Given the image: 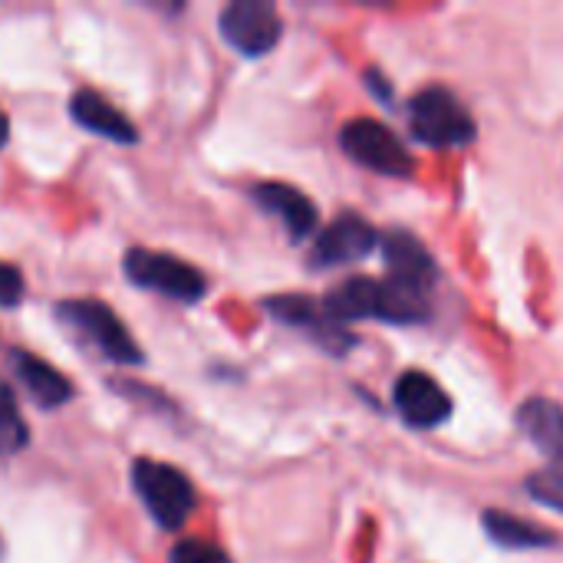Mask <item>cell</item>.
I'll return each instance as SVG.
<instances>
[{"label":"cell","instance_id":"1","mask_svg":"<svg viewBox=\"0 0 563 563\" xmlns=\"http://www.w3.org/2000/svg\"><path fill=\"white\" fill-rule=\"evenodd\" d=\"M409 129L432 148H462L478 135L472 112L445 86H426L409 99Z\"/></svg>","mask_w":563,"mask_h":563},{"label":"cell","instance_id":"2","mask_svg":"<svg viewBox=\"0 0 563 563\" xmlns=\"http://www.w3.org/2000/svg\"><path fill=\"white\" fill-rule=\"evenodd\" d=\"M132 482H135V492L145 501L148 515L165 531L185 528V521L195 511V488L185 472H178L175 465H165V462L139 459L132 465Z\"/></svg>","mask_w":563,"mask_h":563},{"label":"cell","instance_id":"3","mask_svg":"<svg viewBox=\"0 0 563 563\" xmlns=\"http://www.w3.org/2000/svg\"><path fill=\"white\" fill-rule=\"evenodd\" d=\"M59 320L73 327L82 340H89L106 360L119 366H139L142 353L132 340V333L122 327L115 310L102 300H63L59 303Z\"/></svg>","mask_w":563,"mask_h":563},{"label":"cell","instance_id":"4","mask_svg":"<svg viewBox=\"0 0 563 563\" xmlns=\"http://www.w3.org/2000/svg\"><path fill=\"white\" fill-rule=\"evenodd\" d=\"M340 148L363 168L386 175V178H409L416 172V162L409 148L399 142V135L376 122V119H353L340 132Z\"/></svg>","mask_w":563,"mask_h":563},{"label":"cell","instance_id":"5","mask_svg":"<svg viewBox=\"0 0 563 563\" xmlns=\"http://www.w3.org/2000/svg\"><path fill=\"white\" fill-rule=\"evenodd\" d=\"M125 277L145 290H155L162 297H172V300H181V303H195L205 297L208 284H205V274L195 271L188 261H178L172 254H162V251H145V247H135L125 254Z\"/></svg>","mask_w":563,"mask_h":563},{"label":"cell","instance_id":"6","mask_svg":"<svg viewBox=\"0 0 563 563\" xmlns=\"http://www.w3.org/2000/svg\"><path fill=\"white\" fill-rule=\"evenodd\" d=\"M221 36L244 56H264L280 43L284 23L274 3L264 0H234L221 10Z\"/></svg>","mask_w":563,"mask_h":563},{"label":"cell","instance_id":"7","mask_svg":"<svg viewBox=\"0 0 563 563\" xmlns=\"http://www.w3.org/2000/svg\"><path fill=\"white\" fill-rule=\"evenodd\" d=\"M379 244H383V238H379V231L366 218H360V214H340L317 238V244L310 251V264L313 267L356 264V261L369 257Z\"/></svg>","mask_w":563,"mask_h":563},{"label":"cell","instance_id":"8","mask_svg":"<svg viewBox=\"0 0 563 563\" xmlns=\"http://www.w3.org/2000/svg\"><path fill=\"white\" fill-rule=\"evenodd\" d=\"M280 323L294 327V330H303L307 336H313L323 350L330 353H346L356 340L343 330V323H336L323 300H310V297H300V294H287V297H274L264 303Z\"/></svg>","mask_w":563,"mask_h":563},{"label":"cell","instance_id":"9","mask_svg":"<svg viewBox=\"0 0 563 563\" xmlns=\"http://www.w3.org/2000/svg\"><path fill=\"white\" fill-rule=\"evenodd\" d=\"M393 402L396 412L406 419V426L412 429H435L452 416V399L449 393L426 373L419 369H406L396 386H393Z\"/></svg>","mask_w":563,"mask_h":563},{"label":"cell","instance_id":"10","mask_svg":"<svg viewBox=\"0 0 563 563\" xmlns=\"http://www.w3.org/2000/svg\"><path fill=\"white\" fill-rule=\"evenodd\" d=\"M323 307L336 323H350V320H383L386 323V313H389L386 280H376V277L343 280L340 287H333L323 297Z\"/></svg>","mask_w":563,"mask_h":563},{"label":"cell","instance_id":"11","mask_svg":"<svg viewBox=\"0 0 563 563\" xmlns=\"http://www.w3.org/2000/svg\"><path fill=\"white\" fill-rule=\"evenodd\" d=\"M518 426L528 435V442L548 459L554 478L563 482V406L544 396H534L518 409Z\"/></svg>","mask_w":563,"mask_h":563},{"label":"cell","instance_id":"12","mask_svg":"<svg viewBox=\"0 0 563 563\" xmlns=\"http://www.w3.org/2000/svg\"><path fill=\"white\" fill-rule=\"evenodd\" d=\"M251 195H254V201H257L267 214L280 218V224L287 228V234H290L294 241L307 238V234L317 228V205H313L300 188H294V185H284V181H261V185H254Z\"/></svg>","mask_w":563,"mask_h":563},{"label":"cell","instance_id":"13","mask_svg":"<svg viewBox=\"0 0 563 563\" xmlns=\"http://www.w3.org/2000/svg\"><path fill=\"white\" fill-rule=\"evenodd\" d=\"M383 254H386V267H389V280H399L406 287L426 290L435 280V261L432 254L406 231H393L383 238Z\"/></svg>","mask_w":563,"mask_h":563},{"label":"cell","instance_id":"14","mask_svg":"<svg viewBox=\"0 0 563 563\" xmlns=\"http://www.w3.org/2000/svg\"><path fill=\"white\" fill-rule=\"evenodd\" d=\"M69 115H73L82 129H89V132H96V135H102V139H112V142H122V145H129V142L139 139L135 122H132L129 115H122V112H119L102 92H96V89H79V92H73V99H69Z\"/></svg>","mask_w":563,"mask_h":563},{"label":"cell","instance_id":"15","mask_svg":"<svg viewBox=\"0 0 563 563\" xmlns=\"http://www.w3.org/2000/svg\"><path fill=\"white\" fill-rule=\"evenodd\" d=\"M10 366H13L16 379L23 383V389L33 396V402L53 409V406H66L73 399L69 379L59 369H53L49 363H43L40 356H33L26 350H13L10 353Z\"/></svg>","mask_w":563,"mask_h":563},{"label":"cell","instance_id":"16","mask_svg":"<svg viewBox=\"0 0 563 563\" xmlns=\"http://www.w3.org/2000/svg\"><path fill=\"white\" fill-rule=\"evenodd\" d=\"M482 525L488 531V538L501 548H511V551H525V548H554L558 544V534L525 521V518H515L508 511H485L482 515Z\"/></svg>","mask_w":563,"mask_h":563},{"label":"cell","instance_id":"17","mask_svg":"<svg viewBox=\"0 0 563 563\" xmlns=\"http://www.w3.org/2000/svg\"><path fill=\"white\" fill-rule=\"evenodd\" d=\"M30 442V432L20 419V409H16V399L7 386H0V455H16L23 452Z\"/></svg>","mask_w":563,"mask_h":563},{"label":"cell","instance_id":"18","mask_svg":"<svg viewBox=\"0 0 563 563\" xmlns=\"http://www.w3.org/2000/svg\"><path fill=\"white\" fill-rule=\"evenodd\" d=\"M168 563H231V558L218 548V544H208V541H181L172 548L168 554Z\"/></svg>","mask_w":563,"mask_h":563},{"label":"cell","instance_id":"19","mask_svg":"<svg viewBox=\"0 0 563 563\" xmlns=\"http://www.w3.org/2000/svg\"><path fill=\"white\" fill-rule=\"evenodd\" d=\"M23 300V277L16 267L0 261V307H16Z\"/></svg>","mask_w":563,"mask_h":563},{"label":"cell","instance_id":"20","mask_svg":"<svg viewBox=\"0 0 563 563\" xmlns=\"http://www.w3.org/2000/svg\"><path fill=\"white\" fill-rule=\"evenodd\" d=\"M7 132H10V122H7V115H3V109H0V145L7 142Z\"/></svg>","mask_w":563,"mask_h":563}]
</instances>
